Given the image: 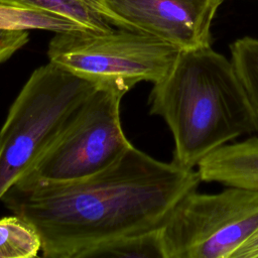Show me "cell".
Here are the masks:
<instances>
[{
    "instance_id": "10",
    "label": "cell",
    "mask_w": 258,
    "mask_h": 258,
    "mask_svg": "<svg viewBox=\"0 0 258 258\" xmlns=\"http://www.w3.org/2000/svg\"><path fill=\"white\" fill-rule=\"evenodd\" d=\"M0 28L27 31L41 29L54 33L92 31L81 23L56 13L10 4H0Z\"/></svg>"
},
{
    "instance_id": "14",
    "label": "cell",
    "mask_w": 258,
    "mask_h": 258,
    "mask_svg": "<svg viewBox=\"0 0 258 258\" xmlns=\"http://www.w3.org/2000/svg\"><path fill=\"white\" fill-rule=\"evenodd\" d=\"M29 40L27 30H9L0 28V63L7 60Z\"/></svg>"
},
{
    "instance_id": "15",
    "label": "cell",
    "mask_w": 258,
    "mask_h": 258,
    "mask_svg": "<svg viewBox=\"0 0 258 258\" xmlns=\"http://www.w3.org/2000/svg\"><path fill=\"white\" fill-rule=\"evenodd\" d=\"M233 258H258V230L237 250Z\"/></svg>"
},
{
    "instance_id": "3",
    "label": "cell",
    "mask_w": 258,
    "mask_h": 258,
    "mask_svg": "<svg viewBox=\"0 0 258 258\" xmlns=\"http://www.w3.org/2000/svg\"><path fill=\"white\" fill-rule=\"evenodd\" d=\"M98 87L50 61L33 71L0 130V200L62 132Z\"/></svg>"
},
{
    "instance_id": "2",
    "label": "cell",
    "mask_w": 258,
    "mask_h": 258,
    "mask_svg": "<svg viewBox=\"0 0 258 258\" xmlns=\"http://www.w3.org/2000/svg\"><path fill=\"white\" fill-rule=\"evenodd\" d=\"M150 113L167 124L172 161L194 169L235 138L258 131V117L231 59L211 45L179 51L167 74L153 84Z\"/></svg>"
},
{
    "instance_id": "1",
    "label": "cell",
    "mask_w": 258,
    "mask_h": 258,
    "mask_svg": "<svg viewBox=\"0 0 258 258\" xmlns=\"http://www.w3.org/2000/svg\"><path fill=\"white\" fill-rule=\"evenodd\" d=\"M197 170L131 146L106 169L66 182L15 181L1 202L33 226L46 258H89L98 248L160 228L197 190Z\"/></svg>"
},
{
    "instance_id": "7",
    "label": "cell",
    "mask_w": 258,
    "mask_h": 258,
    "mask_svg": "<svg viewBox=\"0 0 258 258\" xmlns=\"http://www.w3.org/2000/svg\"><path fill=\"white\" fill-rule=\"evenodd\" d=\"M119 27L162 39L180 50L211 45V27L225 0H101Z\"/></svg>"
},
{
    "instance_id": "5",
    "label": "cell",
    "mask_w": 258,
    "mask_h": 258,
    "mask_svg": "<svg viewBox=\"0 0 258 258\" xmlns=\"http://www.w3.org/2000/svg\"><path fill=\"white\" fill-rule=\"evenodd\" d=\"M127 92L115 85L99 86L62 132L17 180H78L106 169L121 158L132 146L120 120V103Z\"/></svg>"
},
{
    "instance_id": "12",
    "label": "cell",
    "mask_w": 258,
    "mask_h": 258,
    "mask_svg": "<svg viewBox=\"0 0 258 258\" xmlns=\"http://www.w3.org/2000/svg\"><path fill=\"white\" fill-rule=\"evenodd\" d=\"M231 61L258 117V38L245 36L230 45Z\"/></svg>"
},
{
    "instance_id": "11",
    "label": "cell",
    "mask_w": 258,
    "mask_h": 258,
    "mask_svg": "<svg viewBox=\"0 0 258 258\" xmlns=\"http://www.w3.org/2000/svg\"><path fill=\"white\" fill-rule=\"evenodd\" d=\"M40 250V237L31 224L14 214L0 219V258H32Z\"/></svg>"
},
{
    "instance_id": "9",
    "label": "cell",
    "mask_w": 258,
    "mask_h": 258,
    "mask_svg": "<svg viewBox=\"0 0 258 258\" xmlns=\"http://www.w3.org/2000/svg\"><path fill=\"white\" fill-rule=\"evenodd\" d=\"M0 4L42 9L73 19L95 32L119 27L101 0H0Z\"/></svg>"
},
{
    "instance_id": "4",
    "label": "cell",
    "mask_w": 258,
    "mask_h": 258,
    "mask_svg": "<svg viewBox=\"0 0 258 258\" xmlns=\"http://www.w3.org/2000/svg\"><path fill=\"white\" fill-rule=\"evenodd\" d=\"M180 49L148 33L116 27L108 32L54 33L48 60L99 86L130 91L140 82L156 83L174 63Z\"/></svg>"
},
{
    "instance_id": "13",
    "label": "cell",
    "mask_w": 258,
    "mask_h": 258,
    "mask_svg": "<svg viewBox=\"0 0 258 258\" xmlns=\"http://www.w3.org/2000/svg\"><path fill=\"white\" fill-rule=\"evenodd\" d=\"M92 257L164 258L160 228L104 245L89 256Z\"/></svg>"
},
{
    "instance_id": "8",
    "label": "cell",
    "mask_w": 258,
    "mask_h": 258,
    "mask_svg": "<svg viewBox=\"0 0 258 258\" xmlns=\"http://www.w3.org/2000/svg\"><path fill=\"white\" fill-rule=\"evenodd\" d=\"M202 181L258 190V137L226 144L197 166Z\"/></svg>"
},
{
    "instance_id": "6",
    "label": "cell",
    "mask_w": 258,
    "mask_h": 258,
    "mask_svg": "<svg viewBox=\"0 0 258 258\" xmlns=\"http://www.w3.org/2000/svg\"><path fill=\"white\" fill-rule=\"evenodd\" d=\"M258 230V190L226 186L217 194L184 196L160 236L164 258H233Z\"/></svg>"
}]
</instances>
